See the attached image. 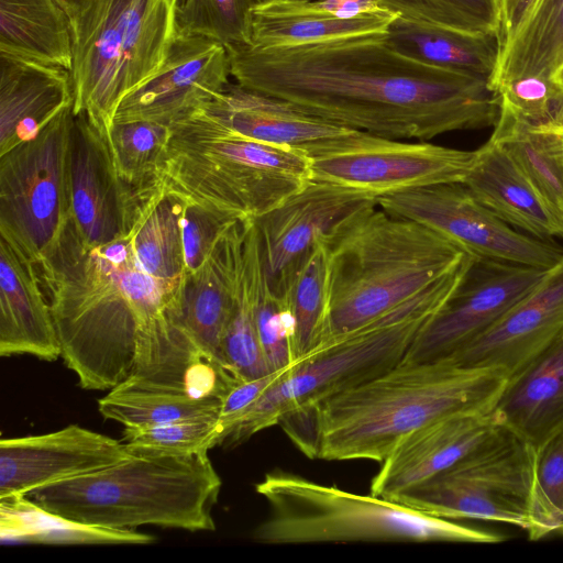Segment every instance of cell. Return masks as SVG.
Returning <instances> with one entry per match:
<instances>
[{"label":"cell","instance_id":"1","mask_svg":"<svg viewBox=\"0 0 563 563\" xmlns=\"http://www.w3.org/2000/svg\"><path fill=\"white\" fill-rule=\"evenodd\" d=\"M225 47L241 87L371 134L428 142L498 120L499 98L487 80L408 57L385 33Z\"/></svg>","mask_w":563,"mask_h":563},{"label":"cell","instance_id":"2","mask_svg":"<svg viewBox=\"0 0 563 563\" xmlns=\"http://www.w3.org/2000/svg\"><path fill=\"white\" fill-rule=\"evenodd\" d=\"M141 214L128 232L95 246L84 242L69 218L35 265L60 357L84 389L110 390L126 379L156 325L179 312L184 278H157L137 257L134 233Z\"/></svg>","mask_w":563,"mask_h":563},{"label":"cell","instance_id":"3","mask_svg":"<svg viewBox=\"0 0 563 563\" xmlns=\"http://www.w3.org/2000/svg\"><path fill=\"white\" fill-rule=\"evenodd\" d=\"M508 379L497 368L449 358L402 360L360 385L287 411L278 424L309 459L382 463L404 435L433 420L494 411Z\"/></svg>","mask_w":563,"mask_h":563},{"label":"cell","instance_id":"4","mask_svg":"<svg viewBox=\"0 0 563 563\" xmlns=\"http://www.w3.org/2000/svg\"><path fill=\"white\" fill-rule=\"evenodd\" d=\"M325 240L330 309L323 344L386 313L475 257L377 205L344 220Z\"/></svg>","mask_w":563,"mask_h":563},{"label":"cell","instance_id":"5","mask_svg":"<svg viewBox=\"0 0 563 563\" xmlns=\"http://www.w3.org/2000/svg\"><path fill=\"white\" fill-rule=\"evenodd\" d=\"M312 178L302 147L250 139L201 110L170 125L157 172L166 191L241 220L261 218Z\"/></svg>","mask_w":563,"mask_h":563},{"label":"cell","instance_id":"6","mask_svg":"<svg viewBox=\"0 0 563 563\" xmlns=\"http://www.w3.org/2000/svg\"><path fill=\"white\" fill-rule=\"evenodd\" d=\"M221 485L208 451H201L131 455L25 496L51 512L87 525L118 530L154 525L194 532L214 530L212 508Z\"/></svg>","mask_w":563,"mask_h":563},{"label":"cell","instance_id":"7","mask_svg":"<svg viewBox=\"0 0 563 563\" xmlns=\"http://www.w3.org/2000/svg\"><path fill=\"white\" fill-rule=\"evenodd\" d=\"M268 516L252 539L269 545L325 542L496 543L504 536L276 470L255 485Z\"/></svg>","mask_w":563,"mask_h":563},{"label":"cell","instance_id":"8","mask_svg":"<svg viewBox=\"0 0 563 563\" xmlns=\"http://www.w3.org/2000/svg\"><path fill=\"white\" fill-rule=\"evenodd\" d=\"M473 261L300 360L244 413L222 444L238 445L277 424L287 411L360 385L400 363L420 331L454 294Z\"/></svg>","mask_w":563,"mask_h":563},{"label":"cell","instance_id":"9","mask_svg":"<svg viewBox=\"0 0 563 563\" xmlns=\"http://www.w3.org/2000/svg\"><path fill=\"white\" fill-rule=\"evenodd\" d=\"M177 0H90L73 19V112L108 130L121 100L158 71L176 41Z\"/></svg>","mask_w":563,"mask_h":563},{"label":"cell","instance_id":"10","mask_svg":"<svg viewBox=\"0 0 563 563\" xmlns=\"http://www.w3.org/2000/svg\"><path fill=\"white\" fill-rule=\"evenodd\" d=\"M73 104L32 140L0 155V236L37 265L70 218L69 137Z\"/></svg>","mask_w":563,"mask_h":563},{"label":"cell","instance_id":"11","mask_svg":"<svg viewBox=\"0 0 563 563\" xmlns=\"http://www.w3.org/2000/svg\"><path fill=\"white\" fill-rule=\"evenodd\" d=\"M536 450L504 426L450 468L393 501L426 515L499 521L527 531Z\"/></svg>","mask_w":563,"mask_h":563},{"label":"cell","instance_id":"12","mask_svg":"<svg viewBox=\"0 0 563 563\" xmlns=\"http://www.w3.org/2000/svg\"><path fill=\"white\" fill-rule=\"evenodd\" d=\"M301 147L310 158L313 178L376 199L411 188L463 183L474 161V151L401 142L358 130Z\"/></svg>","mask_w":563,"mask_h":563},{"label":"cell","instance_id":"13","mask_svg":"<svg viewBox=\"0 0 563 563\" xmlns=\"http://www.w3.org/2000/svg\"><path fill=\"white\" fill-rule=\"evenodd\" d=\"M377 206L412 220L475 257L551 269L563 247L523 233L482 205L462 183L438 184L380 196Z\"/></svg>","mask_w":563,"mask_h":563},{"label":"cell","instance_id":"14","mask_svg":"<svg viewBox=\"0 0 563 563\" xmlns=\"http://www.w3.org/2000/svg\"><path fill=\"white\" fill-rule=\"evenodd\" d=\"M549 271L475 257L454 294L420 331L404 360L450 357L536 289Z\"/></svg>","mask_w":563,"mask_h":563},{"label":"cell","instance_id":"15","mask_svg":"<svg viewBox=\"0 0 563 563\" xmlns=\"http://www.w3.org/2000/svg\"><path fill=\"white\" fill-rule=\"evenodd\" d=\"M68 169L70 220L92 246L128 232L155 187L134 188L119 178L107 130L86 112L74 113Z\"/></svg>","mask_w":563,"mask_h":563},{"label":"cell","instance_id":"16","mask_svg":"<svg viewBox=\"0 0 563 563\" xmlns=\"http://www.w3.org/2000/svg\"><path fill=\"white\" fill-rule=\"evenodd\" d=\"M230 77L223 44L205 36L178 35L158 71L121 100L113 122L150 121L170 126L206 107L228 87Z\"/></svg>","mask_w":563,"mask_h":563},{"label":"cell","instance_id":"17","mask_svg":"<svg viewBox=\"0 0 563 563\" xmlns=\"http://www.w3.org/2000/svg\"><path fill=\"white\" fill-rule=\"evenodd\" d=\"M131 456L126 444L69 424L60 430L0 441V498L85 476Z\"/></svg>","mask_w":563,"mask_h":563},{"label":"cell","instance_id":"18","mask_svg":"<svg viewBox=\"0 0 563 563\" xmlns=\"http://www.w3.org/2000/svg\"><path fill=\"white\" fill-rule=\"evenodd\" d=\"M562 332L563 260L488 330L446 358L463 366L497 368L510 378Z\"/></svg>","mask_w":563,"mask_h":563},{"label":"cell","instance_id":"19","mask_svg":"<svg viewBox=\"0 0 563 563\" xmlns=\"http://www.w3.org/2000/svg\"><path fill=\"white\" fill-rule=\"evenodd\" d=\"M374 205L376 198L366 192L312 178L256 219L269 283L274 284L319 236L329 235L344 220Z\"/></svg>","mask_w":563,"mask_h":563},{"label":"cell","instance_id":"20","mask_svg":"<svg viewBox=\"0 0 563 563\" xmlns=\"http://www.w3.org/2000/svg\"><path fill=\"white\" fill-rule=\"evenodd\" d=\"M501 427L495 410L461 412L439 418L407 433L380 463L371 482V494L393 500L453 466Z\"/></svg>","mask_w":563,"mask_h":563},{"label":"cell","instance_id":"21","mask_svg":"<svg viewBox=\"0 0 563 563\" xmlns=\"http://www.w3.org/2000/svg\"><path fill=\"white\" fill-rule=\"evenodd\" d=\"M249 220L229 225L203 264L185 273L175 317L198 349L225 368L221 345L233 309L238 257Z\"/></svg>","mask_w":563,"mask_h":563},{"label":"cell","instance_id":"22","mask_svg":"<svg viewBox=\"0 0 563 563\" xmlns=\"http://www.w3.org/2000/svg\"><path fill=\"white\" fill-rule=\"evenodd\" d=\"M499 219L529 235L563 239V217L543 197L507 150L490 139L474 151L462 183Z\"/></svg>","mask_w":563,"mask_h":563},{"label":"cell","instance_id":"23","mask_svg":"<svg viewBox=\"0 0 563 563\" xmlns=\"http://www.w3.org/2000/svg\"><path fill=\"white\" fill-rule=\"evenodd\" d=\"M60 356L53 314L35 266L0 238V355Z\"/></svg>","mask_w":563,"mask_h":563},{"label":"cell","instance_id":"24","mask_svg":"<svg viewBox=\"0 0 563 563\" xmlns=\"http://www.w3.org/2000/svg\"><path fill=\"white\" fill-rule=\"evenodd\" d=\"M73 104L69 70L0 55V155Z\"/></svg>","mask_w":563,"mask_h":563},{"label":"cell","instance_id":"25","mask_svg":"<svg viewBox=\"0 0 563 563\" xmlns=\"http://www.w3.org/2000/svg\"><path fill=\"white\" fill-rule=\"evenodd\" d=\"M201 111L236 133L277 145L301 147L354 130L236 82H230Z\"/></svg>","mask_w":563,"mask_h":563},{"label":"cell","instance_id":"26","mask_svg":"<svg viewBox=\"0 0 563 563\" xmlns=\"http://www.w3.org/2000/svg\"><path fill=\"white\" fill-rule=\"evenodd\" d=\"M495 412L536 451L563 433V332L508 379Z\"/></svg>","mask_w":563,"mask_h":563},{"label":"cell","instance_id":"27","mask_svg":"<svg viewBox=\"0 0 563 563\" xmlns=\"http://www.w3.org/2000/svg\"><path fill=\"white\" fill-rule=\"evenodd\" d=\"M397 16L382 8L342 13L325 8L318 0H276L253 8L250 44L284 46L386 33Z\"/></svg>","mask_w":563,"mask_h":563},{"label":"cell","instance_id":"28","mask_svg":"<svg viewBox=\"0 0 563 563\" xmlns=\"http://www.w3.org/2000/svg\"><path fill=\"white\" fill-rule=\"evenodd\" d=\"M397 51L421 63L487 80L494 77L501 44L497 34H474L397 16L385 33Z\"/></svg>","mask_w":563,"mask_h":563},{"label":"cell","instance_id":"29","mask_svg":"<svg viewBox=\"0 0 563 563\" xmlns=\"http://www.w3.org/2000/svg\"><path fill=\"white\" fill-rule=\"evenodd\" d=\"M0 55L70 71L71 23L57 0H0Z\"/></svg>","mask_w":563,"mask_h":563},{"label":"cell","instance_id":"30","mask_svg":"<svg viewBox=\"0 0 563 563\" xmlns=\"http://www.w3.org/2000/svg\"><path fill=\"white\" fill-rule=\"evenodd\" d=\"M222 398L129 376L98 400L104 419L124 427H148L219 417Z\"/></svg>","mask_w":563,"mask_h":563},{"label":"cell","instance_id":"31","mask_svg":"<svg viewBox=\"0 0 563 563\" xmlns=\"http://www.w3.org/2000/svg\"><path fill=\"white\" fill-rule=\"evenodd\" d=\"M272 287L287 301L295 321L298 362L325 339L330 309V266L325 236H319Z\"/></svg>","mask_w":563,"mask_h":563},{"label":"cell","instance_id":"32","mask_svg":"<svg viewBox=\"0 0 563 563\" xmlns=\"http://www.w3.org/2000/svg\"><path fill=\"white\" fill-rule=\"evenodd\" d=\"M0 537L5 543L55 545L148 544L151 534L82 523L51 512L25 495L0 498Z\"/></svg>","mask_w":563,"mask_h":563},{"label":"cell","instance_id":"33","mask_svg":"<svg viewBox=\"0 0 563 563\" xmlns=\"http://www.w3.org/2000/svg\"><path fill=\"white\" fill-rule=\"evenodd\" d=\"M563 67V0H537L514 40L504 48L494 77L495 92L523 77H553Z\"/></svg>","mask_w":563,"mask_h":563},{"label":"cell","instance_id":"34","mask_svg":"<svg viewBox=\"0 0 563 563\" xmlns=\"http://www.w3.org/2000/svg\"><path fill=\"white\" fill-rule=\"evenodd\" d=\"M490 139L501 144L563 217V125H534L499 109Z\"/></svg>","mask_w":563,"mask_h":563},{"label":"cell","instance_id":"35","mask_svg":"<svg viewBox=\"0 0 563 563\" xmlns=\"http://www.w3.org/2000/svg\"><path fill=\"white\" fill-rule=\"evenodd\" d=\"M185 202V199L161 186L137 221L134 233L137 257L145 269L157 278L177 280L185 276L180 224Z\"/></svg>","mask_w":563,"mask_h":563},{"label":"cell","instance_id":"36","mask_svg":"<svg viewBox=\"0 0 563 563\" xmlns=\"http://www.w3.org/2000/svg\"><path fill=\"white\" fill-rule=\"evenodd\" d=\"M170 126L150 121L113 122L107 130L119 178L134 188L157 181L162 155Z\"/></svg>","mask_w":563,"mask_h":563},{"label":"cell","instance_id":"37","mask_svg":"<svg viewBox=\"0 0 563 563\" xmlns=\"http://www.w3.org/2000/svg\"><path fill=\"white\" fill-rule=\"evenodd\" d=\"M251 0H177L179 35H198L224 46L250 44Z\"/></svg>","mask_w":563,"mask_h":563},{"label":"cell","instance_id":"38","mask_svg":"<svg viewBox=\"0 0 563 563\" xmlns=\"http://www.w3.org/2000/svg\"><path fill=\"white\" fill-rule=\"evenodd\" d=\"M399 16L474 34L499 33L497 0H374Z\"/></svg>","mask_w":563,"mask_h":563},{"label":"cell","instance_id":"39","mask_svg":"<svg viewBox=\"0 0 563 563\" xmlns=\"http://www.w3.org/2000/svg\"><path fill=\"white\" fill-rule=\"evenodd\" d=\"M563 525V433L536 451L529 505L530 540H540Z\"/></svg>","mask_w":563,"mask_h":563},{"label":"cell","instance_id":"40","mask_svg":"<svg viewBox=\"0 0 563 563\" xmlns=\"http://www.w3.org/2000/svg\"><path fill=\"white\" fill-rule=\"evenodd\" d=\"M217 418L183 420L148 427H124L131 455H186L220 444Z\"/></svg>","mask_w":563,"mask_h":563},{"label":"cell","instance_id":"41","mask_svg":"<svg viewBox=\"0 0 563 563\" xmlns=\"http://www.w3.org/2000/svg\"><path fill=\"white\" fill-rule=\"evenodd\" d=\"M255 313L271 369L280 371L298 363L292 313L285 298L272 287L266 271L260 285Z\"/></svg>","mask_w":563,"mask_h":563},{"label":"cell","instance_id":"42","mask_svg":"<svg viewBox=\"0 0 563 563\" xmlns=\"http://www.w3.org/2000/svg\"><path fill=\"white\" fill-rule=\"evenodd\" d=\"M499 109L534 125H563V85L556 77H523L500 87Z\"/></svg>","mask_w":563,"mask_h":563},{"label":"cell","instance_id":"43","mask_svg":"<svg viewBox=\"0 0 563 563\" xmlns=\"http://www.w3.org/2000/svg\"><path fill=\"white\" fill-rule=\"evenodd\" d=\"M180 224L186 273H194L206 261L213 245L236 219L185 200Z\"/></svg>","mask_w":563,"mask_h":563},{"label":"cell","instance_id":"44","mask_svg":"<svg viewBox=\"0 0 563 563\" xmlns=\"http://www.w3.org/2000/svg\"><path fill=\"white\" fill-rule=\"evenodd\" d=\"M292 367V366H291ZM290 369L273 371L267 375L241 379L236 382L224 395L218 417L221 431L220 444L223 443L231 429L244 413L260 399L273 385L279 382Z\"/></svg>","mask_w":563,"mask_h":563},{"label":"cell","instance_id":"45","mask_svg":"<svg viewBox=\"0 0 563 563\" xmlns=\"http://www.w3.org/2000/svg\"><path fill=\"white\" fill-rule=\"evenodd\" d=\"M501 52L514 40L531 13L537 0H497Z\"/></svg>","mask_w":563,"mask_h":563},{"label":"cell","instance_id":"46","mask_svg":"<svg viewBox=\"0 0 563 563\" xmlns=\"http://www.w3.org/2000/svg\"><path fill=\"white\" fill-rule=\"evenodd\" d=\"M64 10L67 12L70 20H73L90 0H57Z\"/></svg>","mask_w":563,"mask_h":563},{"label":"cell","instance_id":"47","mask_svg":"<svg viewBox=\"0 0 563 563\" xmlns=\"http://www.w3.org/2000/svg\"><path fill=\"white\" fill-rule=\"evenodd\" d=\"M253 5H261V4H265V3H269V2H273V1H276V0H251Z\"/></svg>","mask_w":563,"mask_h":563},{"label":"cell","instance_id":"48","mask_svg":"<svg viewBox=\"0 0 563 563\" xmlns=\"http://www.w3.org/2000/svg\"><path fill=\"white\" fill-rule=\"evenodd\" d=\"M558 532L562 533L563 534V525L560 527V529L558 530Z\"/></svg>","mask_w":563,"mask_h":563}]
</instances>
